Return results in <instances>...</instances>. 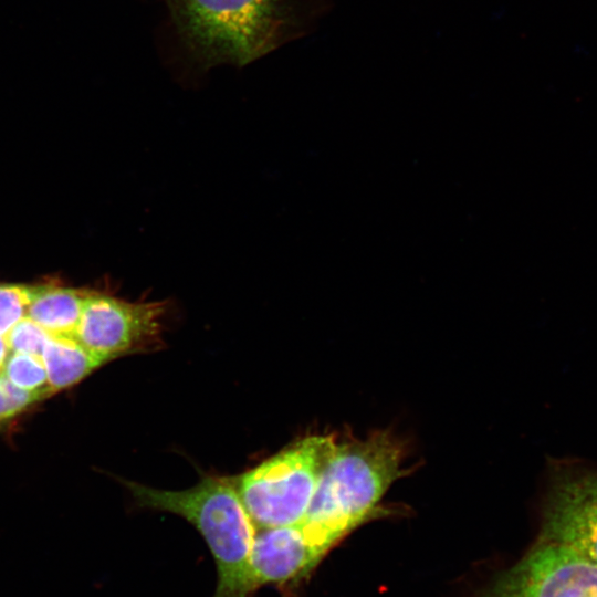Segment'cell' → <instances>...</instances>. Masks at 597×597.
Segmentation results:
<instances>
[{
  "instance_id": "6da1fadb",
  "label": "cell",
  "mask_w": 597,
  "mask_h": 597,
  "mask_svg": "<svg viewBox=\"0 0 597 597\" xmlns=\"http://www.w3.org/2000/svg\"><path fill=\"white\" fill-rule=\"evenodd\" d=\"M404 449L387 432L335 441L303 521L306 538L323 555L370 519L404 471Z\"/></svg>"
},
{
  "instance_id": "7a4b0ae2",
  "label": "cell",
  "mask_w": 597,
  "mask_h": 597,
  "mask_svg": "<svg viewBox=\"0 0 597 597\" xmlns=\"http://www.w3.org/2000/svg\"><path fill=\"white\" fill-rule=\"evenodd\" d=\"M127 488L142 507L181 516L201 534L217 567L212 597H250L254 593L251 552L256 528L233 478L209 475L179 491L134 482Z\"/></svg>"
},
{
  "instance_id": "3957f363",
  "label": "cell",
  "mask_w": 597,
  "mask_h": 597,
  "mask_svg": "<svg viewBox=\"0 0 597 597\" xmlns=\"http://www.w3.org/2000/svg\"><path fill=\"white\" fill-rule=\"evenodd\" d=\"M178 32L203 64L247 65L283 40V0H166Z\"/></svg>"
},
{
  "instance_id": "277c9868",
  "label": "cell",
  "mask_w": 597,
  "mask_h": 597,
  "mask_svg": "<svg viewBox=\"0 0 597 597\" xmlns=\"http://www.w3.org/2000/svg\"><path fill=\"white\" fill-rule=\"evenodd\" d=\"M335 441L333 436H307L233 478L256 530L303 521Z\"/></svg>"
},
{
  "instance_id": "5b68a950",
  "label": "cell",
  "mask_w": 597,
  "mask_h": 597,
  "mask_svg": "<svg viewBox=\"0 0 597 597\" xmlns=\"http://www.w3.org/2000/svg\"><path fill=\"white\" fill-rule=\"evenodd\" d=\"M167 305L166 301H127L88 291L74 338L111 360L149 352L161 344Z\"/></svg>"
},
{
  "instance_id": "8992f818",
  "label": "cell",
  "mask_w": 597,
  "mask_h": 597,
  "mask_svg": "<svg viewBox=\"0 0 597 597\" xmlns=\"http://www.w3.org/2000/svg\"><path fill=\"white\" fill-rule=\"evenodd\" d=\"M538 538L563 545L597 565V469L569 460L555 463Z\"/></svg>"
},
{
  "instance_id": "52a82bcc",
  "label": "cell",
  "mask_w": 597,
  "mask_h": 597,
  "mask_svg": "<svg viewBox=\"0 0 597 597\" xmlns=\"http://www.w3.org/2000/svg\"><path fill=\"white\" fill-rule=\"evenodd\" d=\"M485 597H597V565L563 545L538 538Z\"/></svg>"
},
{
  "instance_id": "ba28073f",
  "label": "cell",
  "mask_w": 597,
  "mask_h": 597,
  "mask_svg": "<svg viewBox=\"0 0 597 597\" xmlns=\"http://www.w3.org/2000/svg\"><path fill=\"white\" fill-rule=\"evenodd\" d=\"M323 557L300 524L258 528L251 552L253 589L273 586L287 593L297 587Z\"/></svg>"
},
{
  "instance_id": "9c48e42d",
  "label": "cell",
  "mask_w": 597,
  "mask_h": 597,
  "mask_svg": "<svg viewBox=\"0 0 597 597\" xmlns=\"http://www.w3.org/2000/svg\"><path fill=\"white\" fill-rule=\"evenodd\" d=\"M88 291L59 285H33L27 316L57 337L74 338Z\"/></svg>"
},
{
  "instance_id": "30bf717a",
  "label": "cell",
  "mask_w": 597,
  "mask_h": 597,
  "mask_svg": "<svg viewBox=\"0 0 597 597\" xmlns=\"http://www.w3.org/2000/svg\"><path fill=\"white\" fill-rule=\"evenodd\" d=\"M42 360L49 387L54 394L81 381L111 359L90 352L75 338L51 336Z\"/></svg>"
},
{
  "instance_id": "8fae6325",
  "label": "cell",
  "mask_w": 597,
  "mask_h": 597,
  "mask_svg": "<svg viewBox=\"0 0 597 597\" xmlns=\"http://www.w3.org/2000/svg\"><path fill=\"white\" fill-rule=\"evenodd\" d=\"M2 377L18 388L41 394L44 398L53 394L48 384L43 360L40 357L10 354Z\"/></svg>"
},
{
  "instance_id": "7c38bea8",
  "label": "cell",
  "mask_w": 597,
  "mask_h": 597,
  "mask_svg": "<svg viewBox=\"0 0 597 597\" xmlns=\"http://www.w3.org/2000/svg\"><path fill=\"white\" fill-rule=\"evenodd\" d=\"M51 336L53 335L24 316L8 332L4 339L10 354H27L42 358L44 347Z\"/></svg>"
},
{
  "instance_id": "4fadbf2b",
  "label": "cell",
  "mask_w": 597,
  "mask_h": 597,
  "mask_svg": "<svg viewBox=\"0 0 597 597\" xmlns=\"http://www.w3.org/2000/svg\"><path fill=\"white\" fill-rule=\"evenodd\" d=\"M32 293L33 285L0 284V335L27 316Z\"/></svg>"
},
{
  "instance_id": "5bb4252c",
  "label": "cell",
  "mask_w": 597,
  "mask_h": 597,
  "mask_svg": "<svg viewBox=\"0 0 597 597\" xmlns=\"http://www.w3.org/2000/svg\"><path fill=\"white\" fill-rule=\"evenodd\" d=\"M43 398L41 394L20 389L0 377V422L11 419Z\"/></svg>"
},
{
  "instance_id": "9a60e30c",
  "label": "cell",
  "mask_w": 597,
  "mask_h": 597,
  "mask_svg": "<svg viewBox=\"0 0 597 597\" xmlns=\"http://www.w3.org/2000/svg\"><path fill=\"white\" fill-rule=\"evenodd\" d=\"M9 355L10 350L4 339V336L0 335V377H2L3 368Z\"/></svg>"
}]
</instances>
